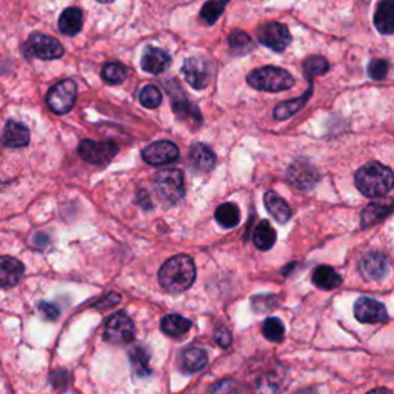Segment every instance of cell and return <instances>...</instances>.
I'll use <instances>...</instances> for the list:
<instances>
[{"label": "cell", "mask_w": 394, "mask_h": 394, "mask_svg": "<svg viewBox=\"0 0 394 394\" xmlns=\"http://www.w3.org/2000/svg\"><path fill=\"white\" fill-rule=\"evenodd\" d=\"M196 281V265L194 260L180 254V256L166 260L159 271L160 285L166 290L168 293L178 294L184 293Z\"/></svg>", "instance_id": "1"}, {"label": "cell", "mask_w": 394, "mask_h": 394, "mask_svg": "<svg viewBox=\"0 0 394 394\" xmlns=\"http://www.w3.org/2000/svg\"><path fill=\"white\" fill-rule=\"evenodd\" d=\"M356 187L365 197H384L394 187V173L388 166L379 162H370L361 166L354 176Z\"/></svg>", "instance_id": "2"}, {"label": "cell", "mask_w": 394, "mask_h": 394, "mask_svg": "<svg viewBox=\"0 0 394 394\" xmlns=\"http://www.w3.org/2000/svg\"><path fill=\"white\" fill-rule=\"evenodd\" d=\"M246 82L259 91L279 93L283 90H290L294 85V77L283 68L264 67L251 71L246 76Z\"/></svg>", "instance_id": "3"}, {"label": "cell", "mask_w": 394, "mask_h": 394, "mask_svg": "<svg viewBox=\"0 0 394 394\" xmlns=\"http://www.w3.org/2000/svg\"><path fill=\"white\" fill-rule=\"evenodd\" d=\"M157 196L164 202L176 203L185 194V179L179 170H165L157 173L155 179Z\"/></svg>", "instance_id": "4"}, {"label": "cell", "mask_w": 394, "mask_h": 394, "mask_svg": "<svg viewBox=\"0 0 394 394\" xmlns=\"http://www.w3.org/2000/svg\"><path fill=\"white\" fill-rule=\"evenodd\" d=\"M25 53L26 56L38 57L42 61H54L63 56V47L59 40L51 36L34 33L25 43Z\"/></svg>", "instance_id": "5"}, {"label": "cell", "mask_w": 394, "mask_h": 394, "mask_svg": "<svg viewBox=\"0 0 394 394\" xmlns=\"http://www.w3.org/2000/svg\"><path fill=\"white\" fill-rule=\"evenodd\" d=\"M77 86L72 80L67 79L56 84L47 94V104L56 114H67L76 104Z\"/></svg>", "instance_id": "6"}, {"label": "cell", "mask_w": 394, "mask_h": 394, "mask_svg": "<svg viewBox=\"0 0 394 394\" xmlns=\"http://www.w3.org/2000/svg\"><path fill=\"white\" fill-rule=\"evenodd\" d=\"M136 328L133 320H131L123 313H118L108 319L105 325L104 338L107 342L113 345H127L134 340Z\"/></svg>", "instance_id": "7"}, {"label": "cell", "mask_w": 394, "mask_h": 394, "mask_svg": "<svg viewBox=\"0 0 394 394\" xmlns=\"http://www.w3.org/2000/svg\"><path fill=\"white\" fill-rule=\"evenodd\" d=\"M118 145L113 142H96V141H82L79 145V156L88 164L105 165L118 155Z\"/></svg>", "instance_id": "8"}, {"label": "cell", "mask_w": 394, "mask_h": 394, "mask_svg": "<svg viewBox=\"0 0 394 394\" xmlns=\"http://www.w3.org/2000/svg\"><path fill=\"white\" fill-rule=\"evenodd\" d=\"M258 39L262 45L271 48L273 51H277V53H282L291 43V34L288 28L283 24H279V22H268V24L259 28Z\"/></svg>", "instance_id": "9"}, {"label": "cell", "mask_w": 394, "mask_h": 394, "mask_svg": "<svg viewBox=\"0 0 394 394\" xmlns=\"http://www.w3.org/2000/svg\"><path fill=\"white\" fill-rule=\"evenodd\" d=\"M165 85H166L168 94H170V97H171L174 111H176L179 118L184 120H189V122L196 120L197 123H199L202 120L199 109H197L191 102L187 99V94L184 93V90L180 88V85L176 82V80H173V79L168 80V82H165Z\"/></svg>", "instance_id": "10"}, {"label": "cell", "mask_w": 394, "mask_h": 394, "mask_svg": "<svg viewBox=\"0 0 394 394\" xmlns=\"http://www.w3.org/2000/svg\"><path fill=\"white\" fill-rule=\"evenodd\" d=\"M180 156L179 148L176 143L170 141H159L148 145L147 148L142 151V157L150 165H166L178 160Z\"/></svg>", "instance_id": "11"}, {"label": "cell", "mask_w": 394, "mask_h": 394, "mask_svg": "<svg viewBox=\"0 0 394 394\" xmlns=\"http://www.w3.org/2000/svg\"><path fill=\"white\" fill-rule=\"evenodd\" d=\"M354 316L362 324H379L388 317L384 304L371 297H359L354 304Z\"/></svg>", "instance_id": "12"}, {"label": "cell", "mask_w": 394, "mask_h": 394, "mask_svg": "<svg viewBox=\"0 0 394 394\" xmlns=\"http://www.w3.org/2000/svg\"><path fill=\"white\" fill-rule=\"evenodd\" d=\"M361 273L370 281H384L390 273V262L382 253H368L361 260Z\"/></svg>", "instance_id": "13"}, {"label": "cell", "mask_w": 394, "mask_h": 394, "mask_svg": "<svg viewBox=\"0 0 394 394\" xmlns=\"http://www.w3.org/2000/svg\"><path fill=\"white\" fill-rule=\"evenodd\" d=\"M317 179H319V174L316 171V168L304 159L296 160V162L291 165L288 170V180L296 188H301V189L311 188L316 184Z\"/></svg>", "instance_id": "14"}, {"label": "cell", "mask_w": 394, "mask_h": 394, "mask_svg": "<svg viewBox=\"0 0 394 394\" xmlns=\"http://www.w3.org/2000/svg\"><path fill=\"white\" fill-rule=\"evenodd\" d=\"M182 72L187 79V82L196 90H202L208 84L210 70L208 63L200 57H189L184 62Z\"/></svg>", "instance_id": "15"}, {"label": "cell", "mask_w": 394, "mask_h": 394, "mask_svg": "<svg viewBox=\"0 0 394 394\" xmlns=\"http://www.w3.org/2000/svg\"><path fill=\"white\" fill-rule=\"evenodd\" d=\"M394 210V200L390 197L379 199L373 203H370L362 211V228L373 227V225L382 222L385 217H388Z\"/></svg>", "instance_id": "16"}, {"label": "cell", "mask_w": 394, "mask_h": 394, "mask_svg": "<svg viewBox=\"0 0 394 394\" xmlns=\"http://www.w3.org/2000/svg\"><path fill=\"white\" fill-rule=\"evenodd\" d=\"M25 267L19 259L11 256L0 258V288H13L20 282Z\"/></svg>", "instance_id": "17"}, {"label": "cell", "mask_w": 394, "mask_h": 394, "mask_svg": "<svg viewBox=\"0 0 394 394\" xmlns=\"http://www.w3.org/2000/svg\"><path fill=\"white\" fill-rule=\"evenodd\" d=\"M2 145L5 148H22L30 143V131L25 125L10 120L3 128Z\"/></svg>", "instance_id": "18"}, {"label": "cell", "mask_w": 394, "mask_h": 394, "mask_svg": "<svg viewBox=\"0 0 394 394\" xmlns=\"http://www.w3.org/2000/svg\"><path fill=\"white\" fill-rule=\"evenodd\" d=\"M171 63V57L166 51L160 48H147L142 56V70L150 72V74H160L164 72Z\"/></svg>", "instance_id": "19"}, {"label": "cell", "mask_w": 394, "mask_h": 394, "mask_svg": "<svg viewBox=\"0 0 394 394\" xmlns=\"http://www.w3.org/2000/svg\"><path fill=\"white\" fill-rule=\"evenodd\" d=\"M375 25L381 34L394 33V0H381L375 13Z\"/></svg>", "instance_id": "20"}, {"label": "cell", "mask_w": 394, "mask_h": 394, "mask_svg": "<svg viewBox=\"0 0 394 394\" xmlns=\"http://www.w3.org/2000/svg\"><path fill=\"white\" fill-rule=\"evenodd\" d=\"M189 164H191L197 171L210 173L216 165V155L208 147L202 143L193 145L189 151Z\"/></svg>", "instance_id": "21"}, {"label": "cell", "mask_w": 394, "mask_h": 394, "mask_svg": "<svg viewBox=\"0 0 394 394\" xmlns=\"http://www.w3.org/2000/svg\"><path fill=\"white\" fill-rule=\"evenodd\" d=\"M264 203L268 210V213L273 216L276 222L287 223L291 219V208L282 197L274 191H267L264 197Z\"/></svg>", "instance_id": "22"}, {"label": "cell", "mask_w": 394, "mask_h": 394, "mask_svg": "<svg viewBox=\"0 0 394 394\" xmlns=\"http://www.w3.org/2000/svg\"><path fill=\"white\" fill-rule=\"evenodd\" d=\"M207 362H208L207 353L203 352L202 348L197 347L187 348L180 356V367L182 370L187 371V373H197V371H200L207 367Z\"/></svg>", "instance_id": "23"}, {"label": "cell", "mask_w": 394, "mask_h": 394, "mask_svg": "<svg viewBox=\"0 0 394 394\" xmlns=\"http://www.w3.org/2000/svg\"><path fill=\"white\" fill-rule=\"evenodd\" d=\"M313 283L320 290L338 288L342 283V277L334 268L328 265H320L313 271Z\"/></svg>", "instance_id": "24"}, {"label": "cell", "mask_w": 394, "mask_h": 394, "mask_svg": "<svg viewBox=\"0 0 394 394\" xmlns=\"http://www.w3.org/2000/svg\"><path fill=\"white\" fill-rule=\"evenodd\" d=\"M84 16L79 8H68L59 19V30L65 36H76L82 30Z\"/></svg>", "instance_id": "25"}, {"label": "cell", "mask_w": 394, "mask_h": 394, "mask_svg": "<svg viewBox=\"0 0 394 394\" xmlns=\"http://www.w3.org/2000/svg\"><path fill=\"white\" fill-rule=\"evenodd\" d=\"M276 239H277L276 231L271 227V223H269L268 221L259 222L258 227L254 228L253 242H254V245H256L258 250H260V251L271 250V248L276 244Z\"/></svg>", "instance_id": "26"}, {"label": "cell", "mask_w": 394, "mask_h": 394, "mask_svg": "<svg viewBox=\"0 0 394 394\" xmlns=\"http://www.w3.org/2000/svg\"><path fill=\"white\" fill-rule=\"evenodd\" d=\"M160 328H162V331L166 336H170V338H180V336H184L189 331L191 320L179 315H168L162 319V322H160Z\"/></svg>", "instance_id": "27"}, {"label": "cell", "mask_w": 394, "mask_h": 394, "mask_svg": "<svg viewBox=\"0 0 394 394\" xmlns=\"http://www.w3.org/2000/svg\"><path fill=\"white\" fill-rule=\"evenodd\" d=\"M214 217L223 228H235L240 222V211L235 203L227 202L216 210Z\"/></svg>", "instance_id": "28"}, {"label": "cell", "mask_w": 394, "mask_h": 394, "mask_svg": "<svg viewBox=\"0 0 394 394\" xmlns=\"http://www.w3.org/2000/svg\"><path fill=\"white\" fill-rule=\"evenodd\" d=\"M311 96V90L306 91L302 97H297L293 100H287L283 104H279L274 108V118L277 120H285L291 116H294L299 109L304 108V105L306 104V100Z\"/></svg>", "instance_id": "29"}, {"label": "cell", "mask_w": 394, "mask_h": 394, "mask_svg": "<svg viewBox=\"0 0 394 394\" xmlns=\"http://www.w3.org/2000/svg\"><path fill=\"white\" fill-rule=\"evenodd\" d=\"M129 361L131 365H133V370L134 373L139 377H145V376H150V367H148V362H150V354L147 353V349L142 348V347H134L129 349Z\"/></svg>", "instance_id": "30"}, {"label": "cell", "mask_w": 394, "mask_h": 394, "mask_svg": "<svg viewBox=\"0 0 394 394\" xmlns=\"http://www.w3.org/2000/svg\"><path fill=\"white\" fill-rule=\"evenodd\" d=\"M228 43H230L231 53L237 54V56H244L246 53H250V51L254 48L250 36H248L245 31H240V30H235L230 34Z\"/></svg>", "instance_id": "31"}, {"label": "cell", "mask_w": 394, "mask_h": 394, "mask_svg": "<svg viewBox=\"0 0 394 394\" xmlns=\"http://www.w3.org/2000/svg\"><path fill=\"white\" fill-rule=\"evenodd\" d=\"M328 70H330V65H328V61L322 56H310L304 62V74L310 80L325 74Z\"/></svg>", "instance_id": "32"}, {"label": "cell", "mask_w": 394, "mask_h": 394, "mask_svg": "<svg viewBox=\"0 0 394 394\" xmlns=\"http://www.w3.org/2000/svg\"><path fill=\"white\" fill-rule=\"evenodd\" d=\"M128 71L125 68V65H122L119 62H113V63H107L104 70H102V77L107 84L109 85H119L122 84L123 80L127 79Z\"/></svg>", "instance_id": "33"}, {"label": "cell", "mask_w": 394, "mask_h": 394, "mask_svg": "<svg viewBox=\"0 0 394 394\" xmlns=\"http://www.w3.org/2000/svg\"><path fill=\"white\" fill-rule=\"evenodd\" d=\"M227 2L228 0H210V2H207L200 10L202 22H205L207 25L216 24V20L221 17V14L223 13L225 3Z\"/></svg>", "instance_id": "34"}, {"label": "cell", "mask_w": 394, "mask_h": 394, "mask_svg": "<svg viewBox=\"0 0 394 394\" xmlns=\"http://www.w3.org/2000/svg\"><path fill=\"white\" fill-rule=\"evenodd\" d=\"M262 333H264L268 340L274 342V344H281L283 340V336H285V328H283V324L279 319L269 317L265 320L264 326H262Z\"/></svg>", "instance_id": "35"}, {"label": "cell", "mask_w": 394, "mask_h": 394, "mask_svg": "<svg viewBox=\"0 0 394 394\" xmlns=\"http://www.w3.org/2000/svg\"><path fill=\"white\" fill-rule=\"evenodd\" d=\"M139 100L145 108L155 109L157 108L160 104H162V93L159 91L157 86L155 85H147L145 88L139 94Z\"/></svg>", "instance_id": "36"}, {"label": "cell", "mask_w": 394, "mask_h": 394, "mask_svg": "<svg viewBox=\"0 0 394 394\" xmlns=\"http://www.w3.org/2000/svg\"><path fill=\"white\" fill-rule=\"evenodd\" d=\"M388 70H390L388 62L382 59H375L373 62H370L368 74L371 79L382 80L386 77V74H388Z\"/></svg>", "instance_id": "37"}, {"label": "cell", "mask_w": 394, "mask_h": 394, "mask_svg": "<svg viewBox=\"0 0 394 394\" xmlns=\"http://www.w3.org/2000/svg\"><path fill=\"white\" fill-rule=\"evenodd\" d=\"M253 306L256 311H268L273 310L274 302L271 296H256L253 299Z\"/></svg>", "instance_id": "38"}, {"label": "cell", "mask_w": 394, "mask_h": 394, "mask_svg": "<svg viewBox=\"0 0 394 394\" xmlns=\"http://www.w3.org/2000/svg\"><path fill=\"white\" fill-rule=\"evenodd\" d=\"M214 339L222 348H228L231 345V333L223 326H219L214 331Z\"/></svg>", "instance_id": "39"}, {"label": "cell", "mask_w": 394, "mask_h": 394, "mask_svg": "<svg viewBox=\"0 0 394 394\" xmlns=\"http://www.w3.org/2000/svg\"><path fill=\"white\" fill-rule=\"evenodd\" d=\"M39 308L40 313L43 316H45L48 320H56L59 317V310H57V306L54 304H48V302H40L39 304Z\"/></svg>", "instance_id": "40"}, {"label": "cell", "mask_w": 394, "mask_h": 394, "mask_svg": "<svg viewBox=\"0 0 394 394\" xmlns=\"http://www.w3.org/2000/svg\"><path fill=\"white\" fill-rule=\"evenodd\" d=\"M122 301V297L119 293H109L107 294L100 302H97V306L100 308H113V306L118 305Z\"/></svg>", "instance_id": "41"}, {"label": "cell", "mask_w": 394, "mask_h": 394, "mask_svg": "<svg viewBox=\"0 0 394 394\" xmlns=\"http://www.w3.org/2000/svg\"><path fill=\"white\" fill-rule=\"evenodd\" d=\"M237 391L239 388L236 386V384L233 382V381H223V385H217V386H213L211 388V391Z\"/></svg>", "instance_id": "42"}, {"label": "cell", "mask_w": 394, "mask_h": 394, "mask_svg": "<svg viewBox=\"0 0 394 394\" xmlns=\"http://www.w3.org/2000/svg\"><path fill=\"white\" fill-rule=\"evenodd\" d=\"M97 2H100V3H111V2H114V0H97Z\"/></svg>", "instance_id": "43"}]
</instances>
